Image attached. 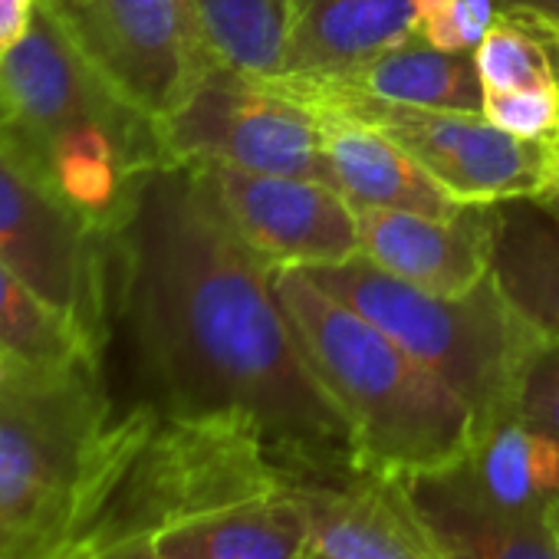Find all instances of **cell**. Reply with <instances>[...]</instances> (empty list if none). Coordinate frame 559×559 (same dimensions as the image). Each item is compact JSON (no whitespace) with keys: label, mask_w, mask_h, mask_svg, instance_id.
Segmentation results:
<instances>
[{"label":"cell","mask_w":559,"mask_h":559,"mask_svg":"<svg viewBox=\"0 0 559 559\" xmlns=\"http://www.w3.org/2000/svg\"><path fill=\"white\" fill-rule=\"evenodd\" d=\"M4 122H8V109H4V99H0V129H4Z\"/></svg>","instance_id":"cell-32"},{"label":"cell","mask_w":559,"mask_h":559,"mask_svg":"<svg viewBox=\"0 0 559 559\" xmlns=\"http://www.w3.org/2000/svg\"><path fill=\"white\" fill-rule=\"evenodd\" d=\"M484 119L516 139L559 145V90L484 93Z\"/></svg>","instance_id":"cell-24"},{"label":"cell","mask_w":559,"mask_h":559,"mask_svg":"<svg viewBox=\"0 0 559 559\" xmlns=\"http://www.w3.org/2000/svg\"><path fill=\"white\" fill-rule=\"evenodd\" d=\"M0 353L8 359L50 366L70 359H103L106 349L0 260Z\"/></svg>","instance_id":"cell-21"},{"label":"cell","mask_w":559,"mask_h":559,"mask_svg":"<svg viewBox=\"0 0 559 559\" xmlns=\"http://www.w3.org/2000/svg\"><path fill=\"white\" fill-rule=\"evenodd\" d=\"M0 260L96 346H109L112 237L86 224L8 145H0Z\"/></svg>","instance_id":"cell-7"},{"label":"cell","mask_w":559,"mask_h":559,"mask_svg":"<svg viewBox=\"0 0 559 559\" xmlns=\"http://www.w3.org/2000/svg\"><path fill=\"white\" fill-rule=\"evenodd\" d=\"M270 280L313 372L346 415L366 471L415 477L467 457L477 418L431 369L300 266H273Z\"/></svg>","instance_id":"cell-4"},{"label":"cell","mask_w":559,"mask_h":559,"mask_svg":"<svg viewBox=\"0 0 559 559\" xmlns=\"http://www.w3.org/2000/svg\"><path fill=\"white\" fill-rule=\"evenodd\" d=\"M552 526H556V523H552Z\"/></svg>","instance_id":"cell-34"},{"label":"cell","mask_w":559,"mask_h":559,"mask_svg":"<svg viewBox=\"0 0 559 559\" xmlns=\"http://www.w3.org/2000/svg\"><path fill=\"white\" fill-rule=\"evenodd\" d=\"M44 8L99 76L155 122L217 63L191 0H44Z\"/></svg>","instance_id":"cell-9"},{"label":"cell","mask_w":559,"mask_h":559,"mask_svg":"<svg viewBox=\"0 0 559 559\" xmlns=\"http://www.w3.org/2000/svg\"><path fill=\"white\" fill-rule=\"evenodd\" d=\"M243 243L270 266H323L362 253L356 207L323 178L201 165Z\"/></svg>","instance_id":"cell-10"},{"label":"cell","mask_w":559,"mask_h":559,"mask_svg":"<svg viewBox=\"0 0 559 559\" xmlns=\"http://www.w3.org/2000/svg\"><path fill=\"white\" fill-rule=\"evenodd\" d=\"M313 546L336 559H444L415 516L399 477L359 471L349 477H300Z\"/></svg>","instance_id":"cell-13"},{"label":"cell","mask_w":559,"mask_h":559,"mask_svg":"<svg viewBox=\"0 0 559 559\" xmlns=\"http://www.w3.org/2000/svg\"><path fill=\"white\" fill-rule=\"evenodd\" d=\"M415 4L418 0H290L284 73L336 76L369 63L412 37Z\"/></svg>","instance_id":"cell-16"},{"label":"cell","mask_w":559,"mask_h":559,"mask_svg":"<svg viewBox=\"0 0 559 559\" xmlns=\"http://www.w3.org/2000/svg\"><path fill=\"white\" fill-rule=\"evenodd\" d=\"M304 559H336V556H330V552L320 549V546H310V549L304 552Z\"/></svg>","instance_id":"cell-31"},{"label":"cell","mask_w":559,"mask_h":559,"mask_svg":"<svg viewBox=\"0 0 559 559\" xmlns=\"http://www.w3.org/2000/svg\"><path fill=\"white\" fill-rule=\"evenodd\" d=\"M336 80L389 103L484 116V83L474 53H448L415 34L369 63L336 73Z\"/></svg>","instance_id":"cell-19"},{"label":"cell","mask_w":559,"mask_h":559,"mask_svg":"<svg viewBox=\"0 0 559 559\" xmlns=\"http://www.w3.org/2000/svg\"><path fill=\"white\" fill-rule=\"evenodd\" d=\"M116 412L103 359L0 366V559H53L90 543L155 428Z\"/></svg>","instance_id":"cell-2"},{"label":"cell","mask_w":559,"mask_h":559,"mask_svg":"<svg viewBox=\"0 0 559 559\" xmlns=\"http://www.w3.org/2000/svg\"><path fill=\"white\" fill-rule=\"evenodd\" d=\"M310 112L320 126L326 178L356 211L382 207L454 217L467 207L454 201L405 148H399L379 129L330 109Z\"/></svg>","instance_id":"cell-15"},{"label":"cell","mask_w":559,"mask_h":559,"mask_svg":"<svg viewBox=\"0 0 559 559\" xmlns=\"http://www.w3.org/2000/svg\"><path fill=\"white\" fill-rule=\"evenodd\" d=\"M270 270L201 165H158L112 237V326L122 323L162 418H237L300 477L359 474L353 428L313 372Z\"/></svg>","instance_id":"cell-1"},{"label":"cell","mask_w":559,"mask_h":559,"mask_svg":"<svg viewBox=\"0 0 559 559\" xmlns=\"http://www.w3.org/2000/svg\"><path fill=\"white\" fill-rule=\"evenodd\" d=\"M457 467L503 513L552 520L559 507V438L520 415L484 425Z\"/></svg>","instance_id":"cell-17"},{"label":"cell","mask_w":559,"mask_h":559,"mask_svg":"<svg viewBox=\"0 0 559 559\" xmlns=\"http://www.w3.org/2000/svg\"><path fill=\"white\" fill-rule=\"evenodd\" d=\"M257 83L297 99L300 106L330 109L379 129L461 204L533 201L559 165L556 142L516 139L474 112L389 103L336 76L313 73H284Z\"/></svg>","instance_id":"cell-6"},{"label":"cell","mask_w":559,"mask_h":559,"mask_svg":"<svg viewBox=\"0 0 559 559\" xmlns=\"http://www.w3.org/2000/svg\"><path fill=\"white\" fill-rule=\"evenodd\" d=\"M0 145L106 237L129 217L142 178L168 165L158 122L99 76L44 0L27 37L0 57Z\"/></svg>","instance_id":"cell-3"},{"label":"cell","mask_w":559,"mask_h":559,"mask_svg":"<svg viewBox=\"0 0 559 559\" xmlns=\"http://www.w3.org/2000/svg\"><path fill=\"white\" fill-rule=\"evenodd\" d=\"M148 533L168 559H304L313 546L297 474L175 513Z\"/></svg>","instance_id":"cell-12"},{"label":"cell","mask_w":559,"mask_h":559,"mask_svg":"<svg viewBox=\"0 0 559 559\" xmlns=\"http://www.w3.org/2000/svg\"><path fill=\"white\" fill-rule=\"evenodd\" d=\"M304 273L431 369L474 412L477 431L516 415L520 382L543 336L513 310L493 273L461 297L418 290L362 253Z\"/></svg>","instance_id":"cell-5"},{"label":"cell","mask_w":559,"mask_h":559,"mask_svg":"<svg viewBox=\"0 0 559 559\" xmlns=\"http://www.w3.org/2000/svg\"><path fill=\"white\" fill-rule=\"evenodd\" d=\"M40 0H0V57L11 53L31 31Z\"/></svg>","instance_id":"cell-27"},{"label":"cell","mask_w":559,"mask_h":559,"mask_svg":"<svg viewBox=\"0 0 559 559\" xmlns=\"http://www.w3.org/2000/svg\"><path fill=\"white\" fill-rule=\"evenodd\" d=\"M493 280L513 310L543 336L559 343V221L533 201H503Z\"/></svg>","instance_id":"cell-18"},{"label":"cell","mask_w":559,"mask_h":559,"mask_svg":"<svg viewBox=\"0 0 559 559\" xmlns=\"http://www.w3.org/2000/svg\"><path fill=\"white\" fill-rule=\"evenodd\" d=\"M399 484L444 559H559V530L552 520L513 516L490 507L457 464L399 477Z\"/></svg>","instance_id":"cell-14"},{"label":"cell","mask_w":559,"mask_h":559,"mask_svg":"<svg viewBox=\"0 0 559 559\" xmlns=\"http://www.w3.org/2000/svg\"><path fill=\"white\" fill-rule=\"evenodd\" d=\"M500 8L530 11V14L543 17L546 24H552L559 31V0H500Z\"/></svg>","instance_id":"cell-28"},{"label":"cell","mask_w":559,"mask_h":559,"mask_svg":"<svg viewBox=\"0 0 559 559\" xmlns=\"http://www.w3.org/2000/svg\"><path fill=\"white\" fill-rule=\"evenodd\" d=\"M191 8L214 60L227 70L247 80L287 70L290 0H191Z\"/></svg>","instance_id":"cell-20"},{"label":"cell","mask_w":559,"mask_h":559,"mask_svg":"<svg viewBox=\"0 0 559 559\" xmlns=\"http://www.w3.org/2000/svg\"><path fill=\"white\" fill-rule=\"evenodd\" d=\"M158 135L165 162L175 165H230L330 181L313 112L224 63H211L188 99L158 119Z\"/></svg>","instance_id":"cell-8"},{"label":"cell","mask_w":559,"mask_h":559,"mask_svg":"<svg viewBox=\"0 0 559 559\" xmlns=\"http://www.w3.org/2000/svg\"><path fill=\"white\" fill-rule=\"evenodd\" d=\"M4 362H8V356H4V353H0V366H4Z\"/></svg>","instance_id":"cell-33"},{"label":"cell","mask_w":559,"mask_h":559,"mask_svg":"<svg viewBox=\"0 0 559 559\" xmlns=\"http://www.w3.org/2000/svg\"><path fill=\"white\" fill-rule=\"evenodd\" d=\"M93 543H96V536H93L90 543H83V546H76V549H70V552H63V556H53V559H90Z\"/></svg>","instance_id":"cell-30"},{"label":"cell","mask_w":559,"mask_h":559,"mask_svg":"<svg viewBox=\"0 0 559 559\" xmlns=\"http://www.w3.org/2000/svg\"><path fill=\"white\" fill-rule=\"evenodd\" d=\"M516 415L559 438V343L556 340H543L539 349L533 353L520 382Z\"/></svg>","instance_id":"cell-25"},{"label":"cell","mask_w":559,"mask_h":559,"mask_svg":"<svg viewBox=\"0 0 559 559\" xmlns=\"http://www.w3.org/2000/svg\"><path fill=\"white\" fill-rule=\"evenodd\" d=\"M500 17V0H418L412 34L448 53H474Z\"/></svg>","instance_id":"cell-23"},{"label":"cell","mask_w":559,"mask_h":559,"mask_svg":"<svg viewBox=\"0 0 559 559\" xmlns=\"http://www.w3.org/2000/svg\"><path fill=\"white\" fill-rule=\"evenodd\" d=\"M356 217L362 257L418 290L461 297L493 273L500 204H467L454 217L362 207Z\"/></svg>","instance_id":"cell-11"},{"label":"cell","mask_w":559,"mask_h":559,"mask_svg":"<svg viewBox=\"0 0 559 559\" xmlns=\"http://www.w3.org/2000/svg\"><path fill=\"white\" fill-rule=\"evenodd\" d=\"M90 559H168L158 552L148 530H96Z\"/></svg>","instance_id":"cell-26"},{"label":"cell","mask_w":559,"mask_h":559,"mask_svg":"<svg viewBox=\"0 0 559 559\" xmlns=\"http://www.w3.org/2000/svg\"><path fill=\"white\" fill-rule=\"evenodd\" d=\"M474 60L484 93L559 90V31L530 11L500 8Z\"/></svg>","instance_id":"cell-22"},{"label":"cell","mask_w":559,"mask_h":559,"mask_svg":"<svg viewBox=\"0 0 559 559\" xmlns=\"http://www.w3.org/2000/svg\"><path fill=\"white\" fill-rule=\"evenodd\" d=\"M533 204H536V207H543L546 214H552V217L559 221V165H556V171H552L549 185L533 198Z\"/></svg>","instance_id":"cell-29"}]
</instances>
